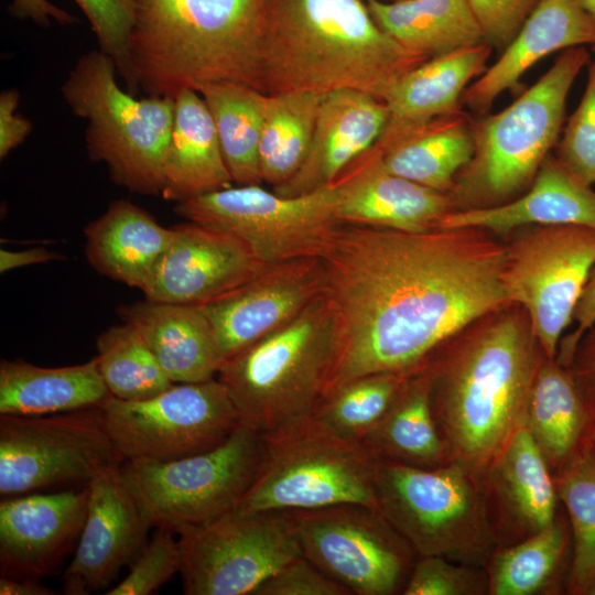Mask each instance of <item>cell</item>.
Returning <instances> with one entry per match:
<instances>
[{
    "label": "cell",
    "instance_id": "obj_49",
    "mask_svg": "<svg viewBox=\"0 0 595 595\" xmlns=\"http://www.w3.org/2000/svg\"><path fill=\"white\" fill-rule=\"evenodd\" d=\"M572 322L575 328L560 346L555 360L564 367L571 363L575 348L583 334L595 323V267L584 286L573 313Z\"/></svg>",
    "mask_w": 595,
    "mask_h": 595
},
{
    "label": "cell",
    "instance_id": "obj_14",
    "mask_svg": "<svg viewBox=\"0 0 595 595\" xmlns=\"http://www.w3.org/2000/svg\"><path fill=\"white\" fill-rule=\"evenodd\" d=\"M594 267L595 228L588 226L540 225L506 247V294L526 312L545 357L556 358Z\"/></svg>",
    "mask_w": 595,
    "mask_h": 595
},
{
    "label": "cell",
    "instance_id": "obj_22",
    "mask_svg": "<svg viewBox=\"0 0 595 595\" xmlns=\"http://www.w3.org/2000/svg\"><path fill=\"white\" fill-rule=\"evenodd\" d=\"M339 221L407 232L439 229L453 208L448 194L388 172L372 147L340 175Z\"/></svg>",
    "mask_w": 595,
    "mask_h": 595
},
{
    "label": "cell",
    "instance_id": "obj_56",
    "mask_svg": "<svg viewBox=\"0 0 595 595\" xmlns=\"http://www.w3.org/2000/svg\"><path fill=\"white\" fill-rule=\"evenodd\" d=\"M380 1H385V2H394V1H399V0H380Z\"/></svg>",
    "mask_w": 595,
    "mask_h": 595
},
{
    "label": "cell",
    "instance_id": "obj_29",
    "mask_svg": "<svg viewBox=\"0 0 595 595\" xmlns=\"http://www.w3.org/2000/svg\"><path fill=\"white\" fill-rule=\"evenodd\" d=\"M164 161L161 196L175 203L231 186L213 118L198 91L180 90Z\"/></svg>",
    "mask_w": 595,
    "mask_h": 595
},
{
    "label": "cell",
    "instance_id": "obj_51",
    "mask_svg": "<svg viewBox=\"0 0 595 595\" xmlns=\"http://www.w3.org/2000/svg\"><path fill=\"white\" fill-rule=\"evenodd\" d=\"M61 258L60 253L43 247L31 248L26 250L13 251L8 249L0 250V271L7 272L20 267L47 263Z\"/></svg>",
    "mask_w": 595,
    "mask_h": 595
},
{
    "label": "cell",
    "instance_id": "obj_48",
    "mask_svg": "<svg viewBox=\"0 0 595 595\" xmlns=\"http://www.w3.org/2000/svg\"><path fill=\"white\" fill-rule=\"evenodd\" d=\"M19 100L17 89H6L0 94V159L20 145L32 131V122L17 113Z\"/></svg>",
    "mask_w": 595,
    "mask_h": 595
},
{
    "label": "cell",
    "instance_id": "obj_40",
    "mask_svg": "<svg viewBox=\"0 0 595 595\" xmlns=\"http://www.w3.org/2000/svg\"><path fill=\"white\" fill-rule=\"evenodd\" d=\"M412 375L378 372L357 377L325 394L310 414L335 434L361 442Z\"/></svg>",
    "mask_w": 595,
    "mask_h": 595
},
{
    "label": "cell",
    "instance_id": "obj_53",
    "mask_svg": "<svg viewBox=\"0 0 595 595\" xmlns=\"http://www.w3.org/2000/svg\"><path fill=\"white\" fill-rule=\"evenodd\" d=\"M583 7L595 20V0H581Z\"/></svg>",
    "mask_w": 595,
    "mask_h": 595
},
{
    "label": "cell",
    "instance_id": "obj_15",
    "mask_svg": "<svg viewBox=\"0 0 595 595\" xmlns=\"http://www.w3.org/2000/svg\"><path fill=\"white\" fill-rule=\"evenodd\" d=\"M286 512L302 554L351 594L403 589L415 552L378 508L340 504Z\"/></svg>",
    "mask_w": 595,
    "mask_h": 595
},
{
    "label": "cell",
    "instance_id": "obj_43",
    "mask_svg": "<svg viewBox=\"0 0 595 595\" xmlns=\"http://www.w3.org/2000/svg\"><path fill=\"white\" fill-rule=\"evenodd\" d=\"M488 594V574L483 566L454 562L442 556H419L413 564L403 595Z\"/></svg>",
    "mask_w": 595,
    "mask_h": 595
},
{
    "label": "cell",
    "instance_id": "obj_7",
    "mask_svg": "<svg viewBox=\"0 0 595 595\" xmlns=\"http://www.w3.org/2000/svg\"><path fill=\"white\" fill-rule=\"evenodd\" d=\"M334 353V321L325 293L291 321L220 367L242 423L261 433L309 415L322 399Z\"/></svg>",
    "mask_w": 595,
    "mask_h": 595
},
{
    "label": "cell",
    "instance_id": "obj_45",
    "mask_svg": "<svg viewBox=\"0 0 595 595\" xmlns=\"http://www.w3.org/2000/svg\"><path fill=\"white\" fill-rule=\"evenodd\" d=\"M304 555L296 556L263 581L252 595H350Z\"/></svg>",
    "mask_w": 595,
    "mask_h": 595
},
{
    "label": "cell",
    "instance_id": "obj_17",
    "mask_svg": "<svg viewBox=\"0 0 595 595\" xmlns=\"http://www.w3.org/2000/svg\"><path fill=\"white\" fill-rule=\"evenodd\" d=\"M320 258L271 263L236 289L198 306L212 325L224 363L301 313L325 293Z\"/></svg>",
    "mask_w": 595,
    "mask_h": 595
},
{
    "label": "cell",
    "instance_id": "obj_35",
    "mask_svg": "<svg viewBox=\"0 0 595 595\" xmlns=\"http://www.w3.org/2000/svg\"><path fill=\"white\" fill-rule=\"evenodd\" d=\"M196 91L213 118L235 185H262L259 144L267 94L235 83H208Z\"/></svg>",
    "mask_w": 595,
    "mask_h": 595
},
{
    "label": "cell",
    "instance_id": "obj_24",
    "mask_svg": "<svg viewBox=\"0 0 595 595\" xmlns=\"http://www.w3.org/2000/svg\"><path fill=\"white\" fill-rule=\"evenodd\" d=\"M587 44L595 47V20L581 0H540L500 57L465 89L462 101L484 115L500 94L518 88L540 60Z\"/></svg>",
    "mask_w": 595,
    "mask_h": 595
},
{
    "label": "cell",
    "instance_id": "obj_2",
    "mask_svg": "<svg viewBox=\"0 0 595 595\" xmlns=\"http://www.w3.org/2000/svg\"><path fill=\"white\" fill-rule=\"evenodd\" d=\"M508 306L486 316L457 343H447L423 367L450 462L482 483L496 456L526 423L542 355L523 309Z\"/></svg>",
    "mask_w": 595,
    "mask_h": 595
},
{
    "label": "cell",
    "instance_id": "obj_41",
    "mask_svg": "<svg viewBox=\"0 0 595 595\" xmlns=\"http://www.w3.org/2000/svg\"><path fill=\"white\" fill-rule=\"evenodd\" d=\"M86 15L99 50L116 63L117 72L130 94L137 95V85L130 55L129 37L133 24L128 0H74Z\"/></svg>",
    "mask_w": 595,
    "mask_h": 595
},
{
    "label": "cell",
    "instance_id": "obj_20",
    "mask_svg": "<svg viewBox=\"0 0 595 595\" xmlns=\"http://www.w3.org/2000/svg\"><path fill=\"white\" fill-rule=\"evenodd\" d=\"M89 500L80 489L31 493L0 502V571L15 578L51 574L76 548Z\"/></svg>",
    "mask_w": 595,
    "mask_h": 595
},
{
    "label": "cell",
    "instance_id": "obj_10",
    "mask_svg": "<svg viewBox=\"0 0 595 595\" xmlns=\"http://www.w3.org/2000/svg\"><path fill=\"white\" fill-rule=\"evenodd\" d=\"M263 451V433L241 423L210 451L170 462L125 461L120 472L151 526L180 534L235 511Z\"/></svg>",
    "mask_w": 595,
    "mask_h": 595
},
{
    "label": "cell",
    "instance_id": "obj_18",
    "mask_svg": "<svg viewBox=\"0 0 595 595\" xmlns=\"http://www.w3.org/2000/svg\"><path fill=\"white\" fill-rule=\"evenodd\" d=\"M86 520L63 577V593L88 595L108 587L148 543L152 527L126 483L120 465L89 483Z\"/></svg>",
    "mask_w": 595,
    "mask_h": 595
},
{
    "label": "cell",
    "instance_id": "obj_42",
    "mask_svg": "<svg viewBox=\"0 0 595 595\" xmlns=\"http://www.w3.org/2000/svg\"><path fill=\"white\" fill-rule=\"evenodd\" d=\"M556 158L581 182L595 184V58L582 99L556 143Z\"/></svg>",
    "mask_w": 595,
    "mask_h": 595
},
{
    "label": "cell",
    "instance_id": "obj_38",
    "mask_svg": "<svg viewBox=\"0 0 595 595\" xmlns=\"http://www.w3.org/2000/svg\"><path fill=\"white\" fill-rule=\"evenodd\" d=\"M553 476L572 537L567 591L585 595L595 576V451L589 439Z\"/></svg>",
    "mask_w": 595,
    "mask_h": 595
},
{
    "label": "cell",
    "instance_id": "obj_50",
    "mask_svg": "<svg viewBox=\"0 0 595 595\" xmlns=\"http://www.w3.org/2000/svg\"><path fill=\"white\" fill-rule=\"evenodd\" d=\"M9 12L17 19H29L43 28L51 26L52 20L64 25L78 22V19L68 11L47 0H12Z\"/></svg>",
    "mask_w": 595,
    "mask_h": 595
},
{
    "label": "cell",
    "instance_id": "obj_30",
    "mask_svg": "<svg viewBox=\"0 0 595 595\" xmlns=\"http://www.w3.org/2000/svg\"><path fill=\"white\" fill-rule=\"evenodd\" d=\"M374 148L388 172L448 194L474 154L473 119L457 109Z\"/></svg>",
    "mask_w": 595,
    "mask_h": 595
},
{
    "label": "cell",
    "instance_id": "obj_32",
    "mask_svg": "<svg viewBox=\"0 0 595 595\" xmlns=\"http://www.w3.org/2000/svg\"><path fill=\"white\" fill-rule=\"evenodd\" d=\"M524 425L554 473L589 439L592 418L570 369L543 353L532 381Z\"/></svg>",
    "mask_w": 595,
    "mask_h": 595
},
{
    "label": "cell",
    "instance_id": "obj_1",
    "mask_svg": "<svg viewBox=\"0 0 595 595\" xmlns=\"http://www.w3.org/2000/svg\"><path fill=\"white\" fill-rule=\"evenodd\" d=\"M487 234L339 224L320 257L334 321L323 397L360 376L415 374L470 324L510 305L506 247Z\"/></svg>",
    "mask_w": 595,
    "mask_h": 595
},
{
    "label": "cell",
    "instance_id": "obj_16",
    "mask_svg": "<svg viewBox=\"0 0 595 595\" xmlns=\"http://www.w3.org/2000/svg\"><path fill=\"white\" fill-rule=\"evenodd\" d=\"M178 536L186 595H252L270 575L303 555L286 511H232Z\"/></svg>",
    "mask_w": 595,
    "mask_h": 595
},
{
    "label": "cell",
    "instance_id": "obj_6",
    "mask_svg": "<svg viewBox=\"0 0 595 595\" xmlns=\"http://www.w3.org/2000/svg\"><path fill=\"white\" fill-rule=\"evenodd\" d=\"M115 61L101 50L82 55L62 85L71 111L86 121L89 159L102 162L117 185L161 195L174 98H136L117 83Z\"/></svg>",
    "mask_w": 595,
    "mask_h": 595
},
{
    "label": "cell",
    "instance_id": "obj_12",
    "mask_svg": "<svg viewBox=\"0 0 595 595\" xmlns=\"http://www.w3.org/2000/svg\"><path fill=\"white\" fill-rule=\"evenodd\" d=\"M100 409L116 446L130 462H170L210 451L242 423L217 378L173 383L140 401L110 396Z\"/></svg>",
    "mask_w": 595,
    "mask_h": 595
},
{
    "label": "cell",
    "instance_id": "obj_21",
    "mask_svg": "<svg viewBox=\"0 0 595 595\" xmlns=\"http://www.w3.org/2000/svg\"><path fill=\"white\" fill-rule=\"evenodd\" d=\"M388 120L387 104L370 94L354 89L322 94L302 166L290 181L272 191L282 196H298L331 185L376 144Z\"/></svg>",
    "mask_w": 595,
    "mask_h": 595
},
{
    "label": "cell",
    "instance_id": "obj_39",
    "mask_svg": "<svg viewBox=\"0 0 595 595\" xmlns=\"http://www.w3.org/2000/svg\"><path fill=\"white\" fill-rule=\"evenodd\" d=\"M96 348L100 375L113 398L145 400L174 383L131 324L122 322L108 327L97 337Z\"/></svg>",
    "mask_w": 595,
    "mask_h": 595
},
{
    "label": "cell",
    "instance_id": "obj_44",
    "mask_svg": "<svg viewBox=\"0 0 595 595\" xmlns=\"http://www.w3.org/2000/svg\"><path fill=\"white\" fill-rule=\"evenodd\" d=\"M173 532L158 528L130 565L128 575L105 592L107 595H149L156 592L175 573H180L182 554Z\"/></svg>",
    "mask_w": 595,
    "mask_h": 595
},
{
    "label": "cell",
    "instance_id": "obj_34",
    "mask_svg": "<svg viewBox=\"0 0 595 595\" xmlns=\"http://www.w3.org/2000/svg\"><path fill=\"white\" fill-rule=\"evenodd\" d=\"M379 459L436 467L448 455L437 430L423 369L409 377L379 423L361 441Z\"/></svg>",
    "mask_w": 595,
    "mask_h": 595
},
{
    "label": "cell",
    "instance_id": "obj_33",
    "mask_svg": "<svg viewBox=\"0 0 595 595\" xmlns=\"http://www.w3.org/2000/svg\"><path fill=\"white\" fill-rule=\"evenodd\" d=\"M367 7L385 32L425 60L484 42L468 0H367Z\"/></svg>",
    "mask_w": 595,
    "mask_h": 595
},
{
    "label": "cell",
    "instance_id": "obj_13",
    "mask_svg": "<svg viewBox=\"0 0 595 595\" xmlns=\"http://www.w3.org/2000/svg\"><path fill=\"white\" fill-rule=\"evenodd\" d=\"M125 462L99 408L46 415H0V495L88 484Z\"/></svg>",
    "mask_w": 595,
    "mask_h": 595
},
{
    "label": "cell",
    "instance_id": "obj_46",
    "mask_svg": "<svg viewBox=\"0 0 595 595\" xmlns=\"http://www.w3.org/2000/svg\"><path fill=\"white\" fill-rule=\"evenodd\" d=\"M540 0H468L484 43L505 50Z\"/></svg>",
    "mask_w": 595,
    "mask_h": 595
},
{
    "label": "cell",
    "instance_id": "obj_5",
    "mask_svg": "<svg viewBox=\"0 0 595 595\" xmlns=\"http://www.w3.org/2000/svg\"><path fill=\"white\" fill-rule=\"evenodd\" d=\"M588 58L584 46L564 50L512 104L473 119L474 154L448 193L453 210L496 206L528 190L559 141L569 91Z\"/></svg>",
    "mask_w": 595,
    "mask_h": 595
},
{
    "label": "cell",
    "instance_id": "obj_47",
    "mask_svg": "<svg viewBox=\"0 0 595 595\" xmlns=\"http://www.w3.org/2000/svg\"><path fill=\"white\" fill-rule=\"evenodd\" d=\"M567 368L593 421L595 418V323L581 337Z\"/></svg>",
    "mask_w": 595,
    "mask_h": 595
},
{
    "label": "cell",
    "instance_id": "obj_19",
    "mask_svg": "<svg viewBox=\"0 0 595 595\" xmlns=\"http://www.w3.org/2000/svg\"><path fill=\"white\" fill-rule=\"evenodd\" d=\"M173 237L142 290L148 300L199 305L249 281L266 269L238 237L186 220Z\"/></svg>",
    "mask_w": 595,
    "mask_h": 595
},
{
    "label": "cell",
    "instance_id": "obj_36",
    "mask_svg": "<svg viewBox=\"0 0 595 595\" xmlns=\"http://www.w3.org/2000/svg\"><path fill=\"white\" fill-rule=\"evenodd\" d=\"M322 94H267L259 144L263 184L277 188L302 166L312 142Z\"/></svg>",
    "mask_w": 595,
    "mask_h": 595
},
{
    "label": "cell",
    "instance_id": "obj_25",
    "mask_svg": "<svg viewBox=\"0 0 595 595\" xmlns=\"http://www.w3.org/2000/svg\"><path fill=\"white\" fill-rule=\"evenodd\" d=\"M564 224L595 228V192L549 154L523 194L496 206L452 210L440 228L506 234L519 227Z\"/></svg>",
    "mask_w": 595,
    "mask_h": 595
},
{
    "label": "cell",
    "instance_id": "obj_9",
    "mask_svg": "<svg viewBox=\"0 0 595 595\" xmlns=\"http://www.w3.org/2000/svg\"><path fill=\"white\" fill-rule=\"evenodd\" d=\"M256 478L235 512L295 511L340 504L378 508L379 458L311 414L264 433Z\"/></svg>",
    "mask_w": 595,
    "mask_h": 595
},
{
    "label": "cell",
    "instance_id": "obj_4",
    "mask_svg": "<svg viewBox=\"0 0 595 595\" xmlns=\"http://www.w3.org/2000/svg\"><path fill=\"white\" fill-rule=\"evenodd\" d=\"M129 55L148 96L174 97L208 83L262 93V42L269 0H128Z\"/></svg>",
    "mask_w": 595,
    "mask_h": 595
},
{
    "label": "cell",
    "instance_id": "obj_52",
    "mask_svg": "<svg viewBox=\"0 0 595 595\" xmlns=\"http://www.w3.org/2000/svg\"><path fill=\"white\" fill-rule=\"evenodd\" d=\"M1 595H56L58 592L41 584L37 578H15L1 575Z\"/></svg>",
    "mask_w": 595,
    "mask_h": 595
},
{
    "label": "cell",
    "instance_id": "obj_37",
    "mask_svg": "<svg viewBox=\"0 0 595 595\" xmlns=\"http://www.w3.org/2000/svg\"><path fill=\"white\" fill-rule=\"evenodd\" d=\"M571 543L569 522L556 517L516 544L497 548L486 565L488 594L534 595L554 589Z\"/></svg>",
    "mask_w": 595,
    "mask_h": 595
},
{
    "label": "cell",
    "instance_id": "obj_26",
    "mask_svg": "<svg viewBox=\"0 0 595 595\" xmlns=\"http://www.w3.org/2000/svg\"><path fill=\"white\" fill-rule=\"evenodd\" d=\"M117 312L121 322L141 333L172 382H203L217 377L224 359L198 305L145 299L120 305Z\"/></svg>",
    "mask_w": 595,
    "mask_h": 595
},
{
    "label": "cell",
    "instance_id": "obj_3",
    "mask_svg": "<svg viewBox=\"0 0 595 595\" xmlns=\"http://www.w3.org/2000/svg\"><path fill=\"white\" fill-rule=\"evenodd\" d=\"M426 61L385 32L361 0H269L262 42L266 94L354 89L385 99Z\"/></svg>",
    "mask_w": 595,
    "mask_h": 595
},
{
    "label": "cell",
    "instance_id": "obj_8",
    "mask_svg": "<svg viewBox=\"0 0 595 595\" xmlns=\"http://www.w3.org/2000/svg\"><path fill=\"white\" fill-rule=\"evenodd\" d=\"M376 498L419 556L484 567L499 545L483 483L455 462L416 467L379 459Z\"/></svg>",
    "mask_w": 595,
    "mask_h": 595
},
{
    "label": "cell",
    "instance_id": "obj_55",
    "mask_svg": "<svg viewBox=\"0 0 595 595\" xmlns=\"http://www.w3.org/2000/svg\"><path fill=\"white\" fill-rule=\"evenodd\" d=\"M585 595H595V576L586 588Z\"/></svg>",
    "mask_w": 595,
    "mask_h": 595
},
{
    "label": "cell",
    "instance_id": "obj_28",
    "mask_svg": "<svg viewBox=\"0 0 595 595\" xmlns=\"http://www.w3.org/2000/svg\"><path fill=\"white\" fill-rule=\"evenodd\" d=\"M85 256L100 274L142 291L173 237L140 206L117 199L84 229Z\"/></svg>",
    "mask_w": 595,
    "mask_h": 595
},
{
    "label": "cell",
    "instance_id": "obj_31",
    "mask_svg": "<svg viewBox=\"0 0 595 595\" xmlns=\"http://www.w3.org/2000/svg\"><path fill=\"white\" fill-rule=\"evenodd\" d=\"M110 396L96 357L64 367H41L21 359L0 363V415L99 408Z\"/></svg>",
    "mask_w": 595,
    "mask_h": 595
},
{
    "label": "cell",
    "instance_id": "obj_54",
    "mask_svg": "<svg viewBox=\"0 0 595 595\" xmlns=\"http://www.w3.org/2000/svg\"><path fill=\"white\" fill-rule=\"evenodd\" d=\"M589 442L592 447L595 451V418L592 421L591 432H589Z\"/></svg>",
    "mask_w": 595,
    "mask_h": 595
},
{
    "label": "cell",
    "instance_id": "obj_23",
    "mask_svg": "<svg viewBox=\"0 0 595 595\" xmlns=\"http://www.w3.org/2000/svg\"><path fill=\"white\" fill-rule=\"evenodd\" d=\"M490 519L498 540L501 531L523 540L556 518L554 476L526 425L520 426L496 456L483 478Z\"/></svg>",
    "mask_w": 595,
    "mask_h": 595
},
{
    "label": "cell",
    "instance_id": "obj_11",
    "mask_svg": "<svg viewBox=\"0 0 595 595\" xmlns=\"http://www.w3.org/2000/svg\"><path fill=\"white\" fill-rule=\"evenodd\" d=\"M344 180L312 193L282 196L262 185H235L175 204L177 215L227 231L267 264L320 258L334 229Z\"/></svg>",
    "mask_w": 595,
    "mask_h": 595
},
{
    "label": "cell",
    "instance_id": "obj_27",
    "mask_svg": "<svg viewBox=\"0 0 595 595\" xmlns=\"http://www.w3.org/2000/svg\"><path fill=\"white\" fill-rule=\"evenodd\" d=\"M493 52L486 43L424 61L403 74L383 101L389 120L379 140H388L459 109L470 83L487 69Z\"/></svg>",
    "mask_w": 595,
    "mask_h": 595
}]
</instances>
